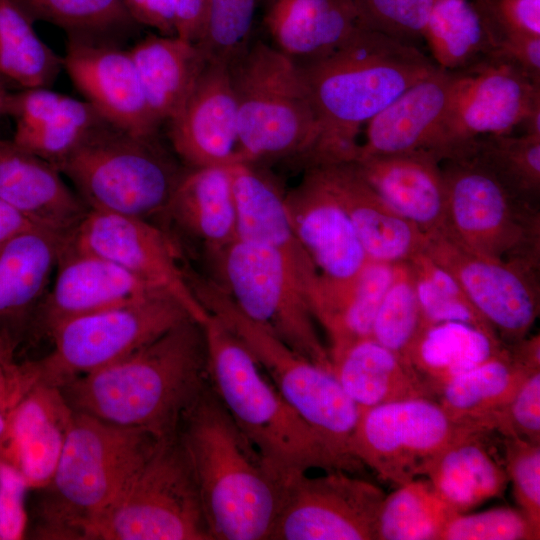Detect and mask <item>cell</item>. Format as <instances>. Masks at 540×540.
Instances as JSON below:
<instances>
[{
	"label": "cell",
	"instance_id": "cell-19",
	"mask_svg": "<svg viewBox=\"0 0 540 540\" xmlns=\"http://www.w3.org/2000/svg\"><path fill=\"white\" fill-rule=\"evenodd\" d=\"M55 270L52 286L32 327L33 331H44L47 335L70 319L167 294L117 264L69 245L66 240Z\"/></svg>",
	"mask_w": 540,
	"mask_h": 540
},
{
	"label": "cell",
	"instance_id": "cell-55",
	"mask_svg": "<svg viewBox=\"0 0 540 540\" xmlns=\"http://www.w3.org/2000/svg\"><path fill=\"white\" fill-rule=\"evenodd\" d=\"M207 0H172L176 35L190 42L199 41Z\"/></svg>",
	"mask_w": 540,
	"mask_h": 540
},
{
	"label": "cell",
	"instance_id": "cell-26",
	"mask_svg": "<svg viewBox=\"0 0 540 540\" xmlns=\"http://www.w3.org/2000/svg\"><path fill=\"white\" fill-rule=\"evenodd\" d=\"M66 237L33 226L0 245V335L21 343L32 330Z\"/></svg>",
	"mask_w": 540,
	"mask_h": 540
},
{
	"label": "cell",
	"instance_id": "cell-23",
	"mask_svg": "<svg viewBox=\"0 0 540 540\" xmlns=\"http://www.w3.org/2000/svg\"><path fill=\"white\" fill-rule=\"evenodd\" d=\"M74 411L58 387L38 384L22 400L0 438V460L42 490L51 481Z\"/></svg>",
	"mask_w": 540,
	"mask_h": 540
},
{
	"label": "cell",
	"instance_id": "cell-53",
	"mask_svg": "<svg viewBox=\"0 0 540 540\" xmlns=\"http://www.w3.org/2000/svg\"><path fill=\"white\" fill-rule=\"evenodd\" d=\"M495 57L503 58L536 84H540V37L507 35L496 42Z\"/></svg>",
	"mask_w": 540,
	"mask_h": 540
},
{
	"label": "cell",
	"instance_id": "cell-30",
	"mask_svg": "<svg viewBox=\"0 0 540 540\" xmlns=\"http://www.w3.org/2000/svg\"><path fill=\"white\" fill-rule=\"evenodd\" d=\"M215 258L238 239L231 176L227 166L188 168L164 212Z\"/></svg>",
	"mask_w": 540,
	"mask_h": 540
},
{
	"label": "cell",
	"instance_id": "cell-16",
	"mask_svg": "<svg viewBox=\"0 0 540 540\" xmlns=\"http://www.w3.org/2000/svg\"><path fill=\"white\" fill-rule=\"evenodd\" d=\"M539 106L540 84L503 58L457 71L435 153L443 161L478 137L511 134Z\"/></svg>",
	"mask_w": 540,
	"mask_h": 540
},
{
	"label": "cell",
	"instance_id": "cell-47",
	"mask_svg": "<svg viewBox=\"0 0 540 540\" xmlns=\"http://www.w3.org/2000/svg\"><path fill=\"white\" fill-rule=\"evenodd\" d=\"M363 25L416 46L434 0H353Z\"/></svg>",
	"mask_w": 540,
	"mask_h": 540
},
{
	"label": "cell",
	"instance_id": "cell-44",
	"mask_svg": "<svg viewBox=\"0 0 540 540\" xmlns=\"http://www.w3.org/2000/svg\"><path fill=\"white\" fill-rule=\"evenodd\" d=\"M260 1L207 0L197 45L208 61L230 64L247 48Z\"/></svg>",
	"mask_w": 540,
	"mask_h": 540
},
{
	"label": "cell",
	"instance_id": "cell-27",
	"mask_svg": "<svg viewBox=\"0 0 540 540\" xmlns=\"http://www.w3.org/2000/svg\"><path fill=\"white\" fill-rule=\"evenodd\" d=\"M51 162L0 138V199L34 225L68 236L88 212Z\"/></svg>",
	"mask_w": 540,
	"mask_h": 540
},
{
	"label": "cell",
	"instance_id": "cell-6",
	"mask_svg": "<svg viewBox=\"0 0 540 540\" xmlns=\"http://www.w3.org/2000/svg\"><path fill=\"white\" fill-rule=\"evenodd\" d=\"M241 162L296 160L306 168L321 129L297 64L255 41L229 64Z\"/></svg>",
	"mask_w": 540,
	"mask_h": 540
},
{
	"label": "cell",
	"instance_id": "cell-45",
	"mask_svg": "<svg viewBox=\"0 0 540 540\" xmlns=\"http://www.w3.org/2000/svg\"><path fill=\"white\" fill-rule=\"evenodd\" d=\"M1 114L10 116L15 121L16 128H33L62 120H75L91 125L106 121L88 101H80L46 87L8 92Z\"/></svg>",
	"mask_w": 540,
	"mask_h": 540
},
{
	"label": "cell",
	"instance_id": "cell-34",
	"mask_svg": "<svg viewBox=\"0 0 540 540\" xmlns=\"http://www.w3.org/2000/svg\"><path fill=\"white\" fill-rule=\"evenodd\" d=\"M505 344L472 325L447 321L426 326L412 345L408 361L435 398L457 376L500 353Z\"/></svg>",
	"mask_w": 540,
	"mask_h": 540
},
{
	"label": "cell",
	"instance_id": "cell-11",
	"mask_svg": "<svg viewBox=\"0 0 540 540\" xmlns=\"http://www.w3.org/2000/svg\"><path fill=\"white\" fill-rule=\"evenodd\" d=\"M239 309L298 354L332 372L309 300L274 249L237 239L215 257Z\"/></svg>",
	"mask_w": 540,
	"mask_h": 540
},
{
	"label": "cell",
	"instance_id": "cell-9",
	"mask_svg": "<svg viewBox=\"0 0 540 540\" xmlns=\"http://www.w3.org/2000/svg\"><path fill=\"white\" fill-rule=\"evenodd\" d=\"M87 540H212L177 433L160 441Z\"/></svg>",
	"mask_w": 540,
	"mask_h": 540
},
{
	"label": "cell",
	"instance_id": "cell-48",
	"mask_svg": "<svg viewBox=\"0 0 540 540\" xmlns=\"http://www.w3.org/2000/svg\"><path fill=\"white\" fill-rule=\"evenodd\" d=\"M505 471L519 509L540 529V444L504 438Z\"/></svg>",
	"mask_w": 540,
	"mask_h": 540
},
{
	"label": "cell",
	"instance_id": "cell-57",
	"mask_svg": "<svg viewBox=\"0 0 540 540\" xmlns=\"http://www.w3.org/2000/svg\"><path fill=\"white\" fill-rule=\"evenodd\" d=\"M33 226L36 225L0 199V245Z\"/></svg>",
	"mask_w": 540,
	"mask_h": 540
},
{
	"label": "cell",
	"instance_id": "cell-10",
	"mask_svg": "<svg viewBox=\"0 0 540 540\" xmlns=\"http://www.w3.org/2000/svg\"><path fill=\"white\" fill-rule=\"evenodd\" d=\"M447 192L443 228L485 256L540 268L539 205L507 189L471 156L441 162Z\"/></svg>",
	"mask_w": 540,
	"mask_h": 540
},
{
	"label": "cell",
	"instance_id": "cell-25",
	"mask_svg": "<svg viewBox=\"0 0 540 540\" xmlns=\"http://www.w3.org/2000/svg\"><path fill=\"white\" fill-rule=\"evenodd\" d=\"M317 167L350 219L369 260L395 264L423 252L426 234L395 211L353 162Z\"/></svg>",
	"mask_w": 540,
	"mask_h": 540
},
{
	"label": "cell",
	"instance_id": "cell-18",
	"mask_svg": "<svg viewBox=\"0 0 540 540\" xmlns=\"http://www.w3.org/2000/svg\"><path fill=\"white\" fill-rule=\"evenodd\" d=\"M284 202L296 236L320 276L317 317L345 294L369 259L319 167L305 168L301 181L284 194Z\"/></svg>",
	"mask_w": 540,
	"mask_h": 540
},
{
	"label": "cell",
	"instance_id": "cell-51",
	"mask_svg": "<svg viewBox=\"0 0 540 540\" xmlns=\"http://www.w3.org/2000/svg\"><path fill=\"white\" fill-rule=\"evenodd\" d=\"M481 15L496 47L507 35L540 37V0H470Z\"/></svg>",
	"mask_w": 540,
	"mask_h": 540
},
{
	"label": "cell",
	"instance_id": "cell-14",
	"mask_svg": "<svg viewBox=\"0 0 540 540\" xmlns=\"http://www.w3.org/2000/svg\"><path fill=\"white\" fill-rule=\"evenodd\" d=\"M423 253L459 282L504 344L528 336L540 311L539 267L482 255L443 229L426 233Z\"/></svg>",
	"mask_w": 540,
	"mask_h": 540
},
{
	"label": "cell",
	"instance_id": "cell-36",
	"mask_svg": "<svg viewBox=\"0 0 540 540\" xmlns=\"http://www.w3.org/2000/svg\"><path fill=\"white\" fill-rule=\"evenodd\" d=\"M422 36L433 62L449 71L495 57L494 40L470 0H434Z\"/></svg>",
	"mask_w": 540,
	"mask_h": 540
},
{
	"label": "cell",
	"instance_id": "cell-2",
	"mask_svg": "<svg viewBox=\"0 0 540 540\" xmlns=\"http://www.w3.org/2000/svg\"><path fill=\"white\" fill-rule=\"evenodd\" d=\"M211 539L266 540L286 479L248 441L208 379L177 431Z\"/></svg>",
	"mask_w": 540,
	"mask_h": 540
},
{
	"label": "cell",
	"instance_id": "cell-39",
	"mask_svg": "<svg viewBox=\"0 0 540 540\" xmlns=\"http://www.w3.org/2000/svg\"><path fill=\"white\" fill-rule=\"evenodd\" d=\"M35 23L48 22L68 37L116 44L140 24L124 0H14Z\"/></svg>",
	"mask_w": 540,
	"mask_h": 540
},
{
	"label": "cell",
	"instance_id": "cell-28",
	"mask_svg": "<svg viewBox=\"0 0 540 540\" xmlns=\"http://www.w3.org/2000/svg\"><path fill=\"white\" fill-rule=\"evenodd\" d=\"M353 163L395 211L425 234L444 228L447 192L441 160L434 152L368 156Z\"/></svg>",
	"mask_w": 540,
	"mask_h": 540
},
{
	"label": "cell",
	"instance_id": "cell-22",
	"mask_svg": "<svg viewBox=\"0 0 540 540\" xmlns=\"http://www.w3.org/2000/svg\"><path fill=\"white\" fill-rule=\"evenodd\" d=\"M227 167L232 182L238 239L277 251L290 267L315 316L322 298L320 276L292 227L284 194L254 164L238 162Z\"/></svg>",
	"mask_w": 540,
	"mask_h": 540
},
{
	"label": "cell",
	"instance_id": "cell-33",
	"mask_svg": "<svg viewBox=\"0 0 540 540\" xmlns=\"http://www.w3.org/2000/svg\"><path fill=\"white\" fill-rule=\"evenodd\" d=\"M129 52L154 117L160 124L169 122L192 90L206 57L196 43L177 35H148Z\"/></svg>",
	"mask_w": 540,
	"mask_h": 540
},
{
	"label": "cell",
	"instance_id": "cell-42",
	"mask_svg": "<svg viewBox=\"0 0 540 540\" xmlns=\"http://www.w3.org/2000/svg\"><path fill=\"white\" fill-rule=\"evenodd\" d=\"M426 326L411 265L408 261L395 263L371 337L408 360L412 345Z\"/></svg>",
	"mask_w": 540,
	"mask_h": 540
},
{
	"label": "cell",
	"instance_id": "cell-40",
	"mask_svg": "<svg viewBox=\"0 0 540 540\" xmlns=\"http://www.w3.org/2000/svg\"><path fill=\"white\" fill-rule=\"evenodd\" d=\"M456 514L427 478L418 477L385 496L377 540H440Z\"/></svg>",
	"mask_w": 540,
	"mask_h": 540
},
{
	"label": "cell",
	"instance_id": "cell-41",
	"mask_svg": "<svg viewBox=\"0 0 540 540\" xmlns=\"http://www.w3.org/2000/svg\"><path fill=\"white\" fill-rule=\"evenodd\" d=\"M466 155L476 159L512 193L539 205L540 136L525 133L481 136L470 142L459 156Z\"/></svg>",
	"mask_w": 540,
	"mask_h": 540
},
{
	"label": "cell",
	"instance_id": "cell-24",
	"mask_svg": "<svg viewBox=\"0 0 540 540\" xmlns=\"http://www.w3.org/2000/svg\"><path fill=\"white\" fill-rule=\"evenodd\" d=\"M456 78L457 71L436 66L406 89L365 124L356 160L414 150L435 153Z\"/></svg>",
	"mask_w": 540,
	"mask_h": 540
},
{
	"label": "cell",
	"instance_id": "cell-29",
	"mask_svg": "<svg viewBox=\"0 0 540 540\" xmlns=\"http://www.w3.org/2000/svg\"><path fill=\"white\" fill-rule=\"evenodd\" d=\"M271 45L296 63L321 57L366 28L353 0H261Z\"/></svg>",
	"mask_w": 540,
	"mask_h": 540
},
{
	"label": "cell",
	"instance_id": "cell-59",
	"mask_svg": "<svg viewBox=\"0 0 540 540\" xmlns=\"http://www.w3.org/2000/svg\"><path fill=\"white\" fill-rule=\"evenodd\" d=\"M0 79L6 82V80H5V79H3V78H2L1 76H0Z\"/></svg>",
	"mask_w": 540,
	"mask_h": 540
},
{
	"label": "cell",
	"instance_id": "cell-56",
	"mask_svg": "<svg viewBox=\"0 0 540 540\" xmlns=\"http://www.w3.org/2000/svg\"><path fill=\"white\" fill-rule=\"evenodd\" d=\"M512 360L524 368L532 372L540 370V336H526L523 339L505 344Z\"/></svg>",
	"mask_w": 540,
	"mask_h": 540
},
{
	"label": "cell",
	"instance_id": "cell-20",
	"mask_svg": "<svg viewBox=\"0 0 540 540\" xmlns=\"http://www.w3.org/2000/svg\"><path fill=\"white\" fill-rule=\"evenodd\" d=\"M62 62L86 101L108 123L135 135H157L161 124L147 103L129 50L68 37Z\"/></svg>",
	"mask_w": 540,
	"mask_h": 540
},
{
	"label": "cell",
	"instance_id": "cell-8",
	"mask_svg": "<svg viewBox=\"0 0 540 540\" xmlns=\"http://www.w3.org/2000/svg\"><path fill=\"white\" fill-rule=\"evenodd\" d=\"M55 166L88 209L147 220L164 214L186 170L156 136L135 135L106 121Z\"/></svg>",
	"mask_w": 540,
	"mask_h": 540
},
{
	"label": "cell",
	"instance_id": "cell-15",
	"mask_svg": "<svg viewBox=\"0 0 540 540\" xmlns=\"http://www.w3.org/2000/svg\"><path fill=\"white\" fill-rule=\"evenodd\" d=\"M464 427L430 398L361 409L354 454L379 478L398 487L422 476L430 460Z\"/></svg>",
	"mask_w": 540,
	"mask_h": 540
},
{
	"label": "cell",
	"instance_id": "cell-32",
	"mask_svg": "<svg viewBox=\"0 0 540 540\" xmlns=\"http://www.w3.org/2000/svg\"><path fill=\"white\" fill-rule=\"evenodd\" d=\"M483 434L462 428L423 471L422 476L457 513L501 496L509 482L505 468L483 443Z\"/></svg>",
	"mask_w": 540,
	"mask_h": 540
},
{
	"label": "cell",
	"instance_id": "cell-38",
	"mask_svg": "<svg viewBox=\"0 0 540 540\" xmlns=\"http://www.w3.org/2000/svg\"><path fill=\"white\" fill-rule=\"evenodd\" d=\"M33 25L14 0H0V76L23 88H48L63 62Z\"/></svg>",
	"mask_w": 540,
	"mask_h": 540
},
{
	"label": "cell",
	"instance_id": "cell-31",
	"mask_svg": "<svg viewBox=\"0 0 540 540\" xmlns=\"http://www.w3.org/2000/svg\"><path fill=\"white\" fill-rule=\"evenodd\" d=\"M331 364L333 375L360 409L416 398L436 400L407 359L372 337L353 343Z\"/></svg>",
	"mask_w": 540,
	"mask_h": 540
},
{
	"label": "cell",
	"instance_id": "cell-46",
	"mask_svg": "<svg viewBox=\"0 0 540 540\" xmlns=\"http://www.w3.org/2000/svg\"><path fill=\"white\" fill-rule=\"evenodd\" d=\"M540 529L520 510L494 508L479 513H458L444 528L440 540H536Z\"/></svg>",
	"mask_w": 540,
	"mask_h": 540
},
{
	"label": "cell",
	"instance_id": "cell-3",
	"mask_svg": "<svg viewBox=\"0 0 540 540\" xmlns=\"http://www.w3.org/2000/svg\"><path fill=\"white\" fill-rule=\"evenodd\" d=\"M296 64L321 129L307 167L355 161L361 127L437 66L416 46L368 28Z\"/></svg>",
	"mask_w": 540,
	"mask_h": 540
},
{
	"label": "cell",
	"instance_id": "cell-7",
	"mask_svg": "<svg viewBox=\"0 0 540 540\" xmlns=\"http://www.w3.org/2000/svg\"><path fill=\"white\" fill-rule=\"evenodd\" d=\"M189 277L198 300L247 346L282 397L334 451L362 463L354 454L361 409L333 373L298 354L247 317L217 280L192 272Z\"/></svg>",
	"mask_w": 540,
	"mask_h": 540
},
{
	"label": "cell",
	"instance_id": "cell-50",
	"mask_svg": "<svg viewBox=\"0 0 540 540\" xmlns=\"http://www.w3.org/2000/svg\"><path fill=\"white\" fill-rule=\"evenodd\" d=\"M19 345L14 338L0 335V438L16 408L40 383L37 359L17 360Z\"/></svg>",
	"mask_w": 540,
	"mask_h": 540
},
{
	"label": "cell",
	"instance_id": "cell-49",
	"mask_svg": "<svg viewBox=\"0 0 540 540\" xmlns=\"http://www.w3.org/2000/svg\"><path fill=\"white\" fill-rule=\"evenodd\" d=\"M488 431L540 444V370L526 376L512 399L491 418Z\"/></svg>",
	"mask_w": 540,
	"mask_h": 540
},
{
	"label": "cell",
	"instance_id": "cell-21",
	"mask_svg": "<svg viewBox=\"0 0 540 540\" xmlns=\"http://www.w3.org/2000/svg\"><path fill=\"white\" fill-rule=\"evenodd\" d=\"M168 124L173 150L188 168L241 162L229 64L207 60L182 107Z\"/></svg>",
	"mask_w": 540,
	"mask_h": 540
},
{
	"label": "cell",
	"instance_id": "cell-37",
	"mask_svg": "<svg viewBox=\"0 0 540 540\" xmlns=\"http://www.w3.org/2000/svg\"><path fill=\"white\" fill-rule=\"evenodd\" d=\"M394 264L368 260L352 286L317 318L328 340L330 359L371 337L372 326L392 280Z\"/></svg>",
	"mask_w": 540,
	"mask_h": 540
},
{
	"label": "cell",
	"instance_id": "cell-54",
	"mask_svg": "<svg viewBox=\"0 0 540 540\" xmlns=\"http://www.w3.org/2000/svg\"><path fill=\"white\" fill-rule=\"evenodd\" d=\"M133 18L164 36L176 35L172 0H124Z\"/></svg>",
	"mask_w": 540,
	"mask_h": 540
},
{
	"label": "cell",
	"instance_id": "cell-4",
	"mask_svg": "<svg viewBox=\"0 0 540 540\" xmlns=\"http://www.w3.org/2000/svg\"><path fill=\"white\" fill-rule=\"evenodd\" d=\"M211 385L239 429L280 476L365 466L347 459L282 397L247 346L217 317L202 323Z\"/></svg>",
	"mask_w": 540,
	"mask_h": 540
},
{
	"label": "cell",
	"instance_id": "cell-52",
	"mask_svg": "<svg viewBox=\"0 0 540 540\" xmlns=\"http://www.w3.org/2000/svg\"><path fill=\"white\" fill-rule=\"evenodd\" d=\"M28 490L21 475L0 460V540H18L25 536L28 521L25 495Z\"/></svg>",
	"mask_w": 540,
	"mask_h": 540
},
{
	"label": "cell",
	"instance_id": "cell-12",
	"mask_svg": "<svg viewBox=\"0 0 540 540\" xmlns=\"http://www.w3.org/2000/svg\"><path fill=\"white\" fill-rule=\"evenodd\" d=\"M188 318L177 300L161 294L65 321L48 334L52 350L37 359L39 384L59 388L126 357Z\"/></svg>",
	"mask_w": 540,
	"mask_h": 540
},
{
	"label": "cell",
	"instance_id": "cell-5",
	"mask_svg": "<svg viewBox=\"0 0 540 540\" xmlns=\"http://www.w3.org/2000/svg\"><path fill=\"white\" fill-rule=\"evenodd\" d=\"M164 437L74 412L53 477L42 489L36 535L87 540Z\"/></svg>",
	"mask_w": 540,
	"mask_h": 540
},
{
	"label": "cell",
	"instance_id": "cell-35",
	"mask_svg": "<svg viewBox=\"0 0 540 540\" xmlns=\"http://www.w3.org/2000/svg\"><path fill=\"white\" fill-rule=\"evenodd\" d=\"M529 373L512 360L505 345L497 355L448 382L436 401L455 423L489 432L491 418L512 399Z\"/></svg>",
	"mask_w": 540,
	"mask_h": 540
},
{
	"label": "cell",
	"instance_id": "cell-58",
	"mask_svg": "<svg viewBox=\"0 0 540 540\" xmlns=\"http://www.w3.org/2000/svg\"><path fill=\"white\" fill-rule=\"evenodd\" d=\"M5 81L0 79V115L2 111L3 102L5 99L6 94L8 93L4 86Z\"/></svg>",
	"mask_w": 540,
	"mask_h": 540
},
{
	"label": "cell",
	"instance_id": "cell-43",
	"mask_svg": "<svg viewBox=\"0 0 540 540\" xmlns=\"http://www.w3.org/2000/svg\"><path fill=\"white\" fill-rule=\"evenodd\" d=\"M408 262L413 271L420 307L427 326L456 321L498 337L459 282L448 271L423 252Z\"/></svg>",
	"mask_w": 540,
	"mask_h": 540
},
{
	"label": "cell",
	"instance_id": "cell-13",
	"mask_svg": "<svg viewBox=\"0 0 540 540\" xmlns=\"http://www.w3.org/2000/svg\"><path fill=\"white\" fill-rule=\"evenodd\" d=\"M325 472L287 478L270 540H377L384 491L356 474Z\"/></svg>",
	"mask_w": 540,
	"mask_h": 540
},
{
	"label": "cell",
	"instance_id": "cell-1",
	"mask_svg": "<svg viewBox=\"0 0 540 540\" xmlns=\"http://www.w3.org/2000/svg\"><path fill=\"white\" fill-rule=\"evenodd\" d=\"M209 379L202 323L188 318L126 357L59 387L74 412L176 434Z\"/></svg>",
	"mask_w": 540,
	"mask_h": 540
},
{
	"label": "cell",
	"instance_id": "cell-17",
	"mask_svg": "<svg viewBox=\"0 0 540 540\" xmlns=\"http://www.w3.org/2000/svg\"><path fill=\"white\" fill-rule=\"evenodd\" d=\"M66 242L101 256L177 300L196 321L209 312L190 286L171 238L147 219L88 210Z\"/></svg>",
	"mask_w": 540,
	"mask_h": 540
}]
</instances>
